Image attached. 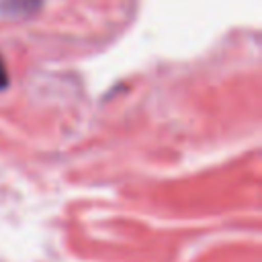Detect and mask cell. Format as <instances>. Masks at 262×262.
I'll list each match as a JSON object with an SVG mask.
<instances>
[{
  "instance_id": "7a4b0ae2",
  "label": "cell",
  "mask_w": 262,
  "mask_h": 262,
  "mask_svg": "<svg viewBox=\"0 0 262 262\" xmlns=\"http://www.w3.org/2000/svg\"><path fill=\"white\" fill-rule=\"evenodd\" d=\"M8 86V72H6V66H4V59L0 55V90H4Z\"/></svg>"
},
{
  "instance_id": "6da1fadb",
  "label": "cell",
  "mask_w": 262,
  "mask_h": 262,
  "mask_svg": "<svg viewBox=\"0 0 262 262\" xmlns=\"http://www.w3.org/2000/svg\"><path fill=\"white\" fill-rule=\"evenodd\" d=\"M43 0H0V12L8 18H29L37 14Z\"/></svg>"
}]
</instances>
